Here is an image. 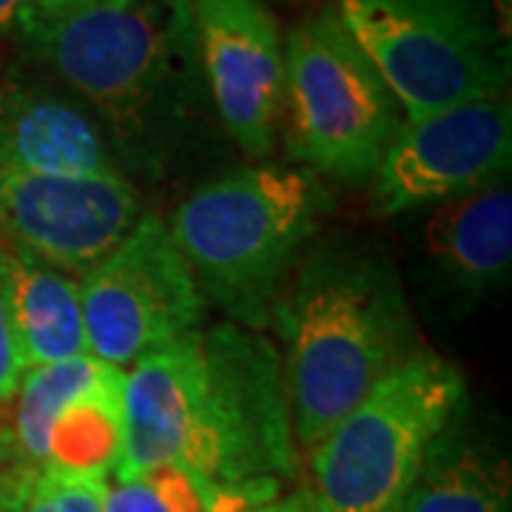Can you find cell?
Masks as SVG:
<instances>
[{
    "label": "cell",
    "instance_id": "cell-13",
    "mask_svg": "<svg viewBox=\"0 0 512 512\" xmlns=\"http://www.w3.org/2000/svg\"><path fill=\"white\" fill-rule=\"evenodd\" d=\"M419 276L450 311H470L512 276L510 180L424 211Z\"/></svg>",
    "mask_w": 512,
    "mask_h": 512
},
{
    "label": "cell",
    "instance_id": "cell-4",
    "mask_svg": "<svg viewBox=\"0 0 512 512\" xmlns=\"http://www.w3.org/2000/svg\"><path fill=\"white\" fill-rule=\"evenodd\" d=\"M330 208L328 188L308 168L262 160L205 180L165 225L205 305L262 333Z\"/></svg>",
    "mask_w": 512,
    "mask_h": 512
},
{
    "label": "cell",
    "instance_id": "cell-14",
    "mask_svg": "<svg viewBox=\"0 0 512 512\" xmlns=\"http://www.w3.org/2000/svg\"><path fill=\"white\" fill-rule=\"evenodd\" d=\"M0 171L40 177L123 174L92 111L52 77H12L0 86Z\"/></svg>",
    "mask_w": 512,
    "mask_h": 512
},
{
    "label": "cell",
    "instance_id": "cell-17",
    "mask_svg": "<svg viewBox=\"0 0 512 512\" xmlns=\"http://www.w3.org/2000/svg\"><path fill=\"white\" fill-rule=\"evenodd\" d=\"M279 498V484L220 487L197 473L160 464L131 478H111L106 512H245Z\"/></svg>",
    "mask_w": 512,
    "mask_h": 512
},
{
    "label": "cell",
    "instance_id": "cell-15",
    "mask_svg": "<svg viewBox=\"0 0 512 512\" xmlns=\"http://www.w3.org/2000/svg\"><path fill=\"white\" fill-rule=\"evenodd\" d=\"M510 493V461L467 396L430 444L399 512H510Z\"/></svg>",
    "mask_w": 512,
    "mask_h": 512
},
{
    "label": "cell",
    "instance_id": "cell-6",
    "mask_svg": "<svg viewBox=\"0 0 512 512\" xmlns=\"http://www.w3.org/2000/svg\"><path fill=\"white\" fill-rule=\"evenodd\" d=\"M464 399L461 370L433 350L387 373L308 453L319 512H399Z\"/></svg>",
    "mask_w": 512,
    "mask_h": 512
},
{
    "label": "cell",
    "instance_id": "cell-16",
    "mask_svg": "<svg viewBox=\"0 0 512 512\" xmlns=\"http://www.w3.org/2000/svg\"><path fill=\"white\" fill-rule=\"evenodd\" d=\"M0 291L23 370L72 362L89 353L80 279L0 248Z\"/></svg>",
    "mask_w": 512,
    "mask_h": 512
},
{
    "label": "cell",
    "instance_id": "cell-9",
    "mask_svg": "<svg viewBox=\"0 0 512 512\" xmlns=\"http://www.w3.org/2000/svg\"><path fill=\"white\" fill-rule=\"evenodd\" d=\"M80 302L89 353L123 373L200 330L208 308L157 214L80 279Z\"/></svg>",
    "mask_w": 512,
    "mask_h": 512
},
{
    "label": "cell",
    "instance_id": "cell-21",
    "mask_svg": "<svg viewBox=\"0 0 512 512\" xmlns=\"http://www.w3.org/2000/svg\"><path fill=\"white\" fill-rule=\"evenodd\" d=\"M282 512H319L316 501L311 493H293L288 498H282Z\"/></svg>",
    "mask_w": 512,
    "mask_h": 512
},
{
    "label": "cell",
    "instance_id": "cell-2",
    "mask_svg": "<svg viewBox=\"0 0 512 512\" xmlns=\"http://www.w3.org/2000/svg\"><path fill=\"white\" fill-rule=\"evenodd\" d=\"M123 456L114 478L177 464L220 487L296 476L299 444L276 345L220 322L123 373Z\"/></svg>",
    "mask_w": 512,
    "mask_h": 512
},
{
    "label": "cell",
    "instance_id": "cell-23",
    "mask_svg": "<svg viewBox=\"0 0 512 512\" xmlns=\"http://www.w3.org/2000/svg\"><path fill=\"white\" fill-rule=\"evenodd\" d=\"M282 3H288V0H282Z\"/></svg>",
    "mask_w": 512,
    "mask_h": 512
},
{
    "label": "cell",
    "instance_id": "cell-10",
    "mask_svg": "<svg viewBox=\"0 0 512 512\" xmlns=\"http://www.w3.org/2000/svg\"><path fill=\"white\" fill-rule=\"evenodd\" d=\"M510 94L404 117L370 177V211L382 220L430 211L510 180Z\"/></svg>",
    "mask_w": 512,
    "mask_h": 512
},
{
    "label": "cell",
    "instance_id": "cell-8",
    "mask_svg": "<svg viewBox=\"0 0 512 512\" xmlns=\"http://www.w3.org/2000/svg\"><path fill=\"white\" fill-rule=\"evenodd\" d=\"M123 370L92 353L23 373L0 410V512L43 473L111 481L123 456Z\"/></svg>",
    "mask_w": 512,
    "mask_h": 512
},
{
    "label": "cell",
    "instance_id": "cell-19",
    "mask_svg": "<svg viewBox=\"0 0 512 512\" xmlns=\"http://www.w3.org/2000/svg\"><path fill=\"white\" fill-rule=\"evenodd\" d=\"M60 0H0V37L18 40L20 46L29 40L37 23L55 9Z\"/></svg>",
    "mask_w": 512,
    "mask_h": 512
},
{
    "label": "cell",
    "instance_id": "cell-3",
    "mask_svg": "<svg viewBox=\"0 0 512 512\" xmlns=\"http://www.w3.org/2000/svg\"><path fill=\"white\" fill-rule=\"evenodd\" d=\"M271 328L305 453L421 350L396 262L382 245L348 234L313 242L276 299Z\"/></svg>",
    "mask_w": 512,
    "mask_h": 512
},
{
    "label": "cell",
    "instance_id": "cell-11",
    "mask_svg": "<svg viewBox=\"0 0 512 512\" xmlns=\"http://www.w3.org/2000/svg\"><path fill=\"white\" fill-rule=\"evenodd\" d=\"M137 185L114 177L0 171V248L83 279L146 217Z\"/></svg>",
    "mask_w": 512,
    "mask_h": 512
},
{
    "label": "cell",
    "instance_id": "cell-22",
    "mask_svg": "<svg viewBox=\"0 0 512 512\" xmlns=\"http://www.w3.org/2000/svg\"><path fill=\"white\" fill-rule=\"evenodd\" d=\"M245 512H282V498L268 501V504H259V507H251V510H245Z\"/></svg>",
    "mask_w": 512,
    "mask_h": 512
},
{
    "label": "cell",
    "instance_id": "cell-20",
    "mask_svg": "<svg viewBox=\"0 0 512 512\" xmlns=\"http://www.w3.org/2000/svg\"><path fill=\"white\" fill-rule=\"evenodd\" d=\"M23 362H20L18 345L9 328V316H6V305H3V291H0V410L6 402L15 396L20 379H23Z\"/></svg>",
    "mask_w": 512,
    "mask_h": 512
},
{
    "label": "cell",
    "instance_id": "cell-5",
    "mask_svg": "<svg viewBox=\"0 0 512 512\" xmlns=\"http://www.w3.org/2000/svg\"><path fill=\"white\" fill-rule=\"evenodd\" d=\"M282 40L279 140L288 163L319 180L367 185L407 117L402 103L350 37L333 3L302 15Z\"/></svg>",
    "mask_w": 512,
    "mask_h": 512
},
{
    "label": "cell",
    "instance_id": "cell-7",
    "mask_svg": "<svg viewBox=\"0 0 512 512\" xmlns=\"http://www.w3.org/2000/svg\"><path fill=\"white\" fill-rule=\"evenodd\" d=\"M407 117L510 94V26L498 0H333Z\"/></svg>",
    "mask_w": 512,
    "mask_h": 512
},
{
    "label": "cell",
    "instance_id": "cell-18",
    "mask_svg": "<svg viewBox=\"0 0 512 512\" xmlns=\"http://www.w3.org/2000/svg\"><path fill=\"white\" fill-rule=\"evenodd\" d=\"M106 487L109 481L100 478L43 473L15 512H106Z\"/></svg>",
    "mask_w": 512,
    "mask_h": 512
},
{
    "label": "cell",
    "instance_id": "cell-1",
    "mask_svg": "<svg viewBox=\"0 0 512 512\" xmlns=\"http://www.w3.org/2000/svg\"><path fill=\"white\" fill-rule=\"evenodd\" d=\"M100 123L131 183L183 177L222 134L191 0H60L23 43Z\"/></svg>",
    "mask_w": 512,
    "mask_h": 512
},
{
    "label": "cell",
    "instance_id": "cell-12",
    "mask_svg": "<svg viewBox=\"0 0 512 512\" xmlns=\"http://www.w3.org/2000/svg\"><path fill=\"white\" fill-rule=\"evenodd\" d=\"M205 86L222 134L254 163L279 143L285 40L265 0H191Z\"/></svg>",
    "mask_w": 512,
    "mask_h": 512
}]
</instances>
